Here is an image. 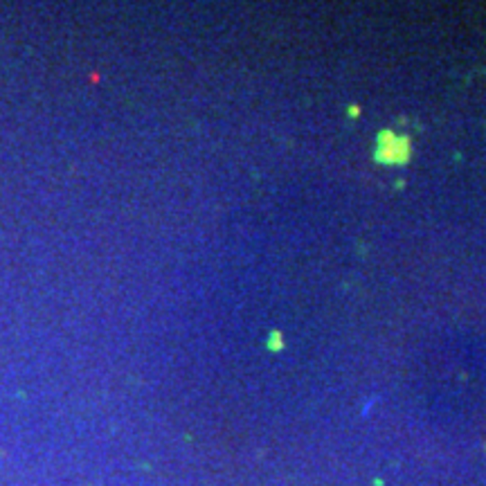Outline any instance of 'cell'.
<instances>
[{
    "mask_svg": "<svg viewBox=\"0 0 486 486\" xmlns=\"http://www.w3.org/2000/svg\"><path fill=\"white\" fill-rule=\"evenodd\" d=\"M412 156V140L408 135H396L392 131H380L378 133V144H376V162L383 164H405Z\"/></svg>",
    "mask_w": 486,
    "mask_h": 486,
    "instance_id": "cell-1",
    "label": "cell"
},
{
    "mask_svg": "<svg viewBox=\"0 0 486 486\" xmlns=\"http://www.w3.org/2000/svg\"><path fill=\"white\" fill-rule=\"evenodd\" d=\"M268 349L270 351H281V349H284V335H281V331H270Z\"/></svg>",
    "mask_w": 486,
    "mask_h": 486,
    "instance_id": "cell-2",
    "label": "cell"
},
{
    "mask_svg": "<svg viewBox=\"0 0 486 486\" xmlns=\"http://www.w3.org/2000/svg\"><path fill=\"white\" fill-rule=\"evenodd\" d=\"M347 115L351 119H356L360 115V106H356V104H351V106H347Z\"/></svg>",
    "mask_w": 486,
    "mask_h": 486,
    "instance_id": "cell-3",
    "label": "cell"
}]
</instances>
